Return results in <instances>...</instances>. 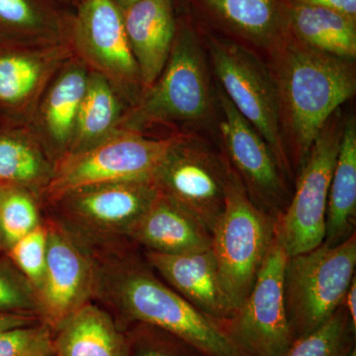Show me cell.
<instances>
[{
    "label": "cell",
    "instance_id": "6da1fadb",
    "mask_svg": "<svg viewBox=\"0 0 356 356\" xmlns=\"http://www.w3.org/2000/svg\"><path fill=\"white\" fill-rule=\"evenodd\" d=\"M95 261L92 301L125 331L134 324L165 330L207 356H248L222 322L191 305L154 273L137 245L91 255Z\"/></svg>",
    "mask_w": 356,
    "mask_h": 356
},
{
    "label": "cell",
    "instance_id": "7a4b0ae2",
    "mask_svg": "<svg viewBox=\"0 0 356 356\" xmlns=\"http://www.w3.org/2000/svg\"><path fill=\"white\" fill-rule=\"evenodd\" d=\"M350 62L300 42L287 44L280 54L274 77L300 165L337 109L355 95Z\"/></svg>",
    "mask_w": 356,
    "mask_h": 356
},
{
    "label": "cell",
    "instance_id": "3957f363",
    "mask_svg": "<svg viewBox=\"0 0 356 356\" xmlns=\"http://www.w3.org/2000/svg\"><path fill=\"white\" fill-rule=\"evenodd\" d=\"M158 195L151 180L95 185L44 203V216L93 255L133 243L131 231Z\"/></svg>",
    "mask_w": 356,
    "mask_h": 356
},
{
    "label": "cell",
    "instance_id": "277c9868",
    "mask_svg": "<svg viewBox=\"0 0 356 356\" xmlns=\"http://www.w3.org/2000/svg\"><path fill=\"white\" fill-rule=\"evenodd\" d=\"M212 104L200 40L189 26L177 25L163 72L129 107L119 130L144 134L154 126L197 123L209 116Z\"/></svg>",
    "mask_w": 356,
    "mask_h": 356
},
{
    "label": "cell",
    "instance_id": "5b68a950",
    "mask_svg": "<svg viewBox=\"0 0 356 356\" xmlns=\"http://www.w3.org/2000/svg\"><path fill=\"white\" fill-rule=\"evenodd\" d=\"M274 227L275 218L250 199L242 179L229 165L225 208L211 233V250L236 312L254 286L273 241Z\"/></svg>",
    "mask_w": 356,
    "mask_h": 356
},
{
    "label": "cell",
    "instance_id": "8992f818",
    "mask_svg": "<svg viewBox=\"0 0 356 356\" xmlns=\"http://www.w3.org/2000/svg\"><path fill=\"white\" fill-rule=\"evenodd\" d=\"M355 266V233L336 245L323 243L288 257L284 300L294 339L317 330L343 305Z\"/></svg>",
    "mask_w": 356,
    "mask_h": 356
},
{
    "label": "cell",
    "instance_id": "52a82bcc",
    "mask_svg": "<svg viewBox=\"0 0 356 356\" xmlns=\"http://www.w3.org/2000/svg\"><path fill=\"white\" fill-rule=\"evenodd\" d=\"M180 136L156 139L118 130L102 144L58 161L42 194V204L84 187L151 180L156 166Z\"/></svg>",
    "mask_w": 356,
    "mask_h": 356
},
{
    "label": "cell",
    "instance_id": "ba28073f",
    "mask_svg": "<svg viewBox=\"0 0 356 356\" xmlns=\"http://www.w3.org/2000/svg\"><path fill=\"white\" fill-rule=\"evenodd\" d=\"M209 50L220 88L266 140L281 172H290L275 77L254 54L242 46L212 40Z\"/></svg>",
    "mask_w": 356,
    "mask_h": 356
},
{
    "label": "cell",
    "instance_id": "9c48e42d",
    "mask_svg": "<svg viewBox=\"0 0 356 356\" xmlns=\"http://www.w3.org/2000/svg\"><path fill=\"white\" fill-rule=\"evenodd\" d=\"M67 43L91 72L104 76L129 107L144 91L129 44L123 11L114 0H76L70 15Z\"/></svg>",
    "mask_w": 356,
    "mask_h": 356
},
{
    "label": "cell",
    "instance_id": "30bf717a",
    "mask_svg": "<svg viewBox=\"0 0 356 356\" xmlns=\"http://www.w3.org/2000/svg\"><path fill=\"white\" fill-rule=\"evenodd\" d=\"M288 255L277 227L250 294L233 318L222 322L248 356H284L294 341L284 300Z\"/></svg>",
    "mask_w": 356,
    "mask_h": 356
},
{
    "label": "cell",
    "instance_id": "8fae6325",
    "mask_svg": "<svg viewBox=\"0 0 356 356\" xmlns=\"http://www.w3.org/2000/svg\"><path fill=\"white\" fill-rule=\"evenodd\" d=\"M229 166L198 140L181 135L156 166L151 181L159 195L212 233L224 211Z\"/></svg>",
    "mask_w": 356,
    "mask_h": 356
},
{
    "label": "cell",
    "instance_id": "7c38bea8",
    "mask_svg": "<svg viewBox=\"0 0 356 356\" xmlns=\"http://www.w3.org/2000/svg\"><path fill=\"white\" fill-rule=\"evenodd\" d=\"M343 127L327 124L301 165L296 189L287 207L275 218L289 257L324 243L325 215L332 172Z\"/></svg>",
    "mask_w": 356,
    "mask_h": 356
},
{
    "label": "cell",
    "instance_id": "4fadbf2b",
    "mask_svg": "<svg viewBox=\"0 0 356 356\" xmlns=\"http://www.w3.org/2000/svg\"><path fill=\"white\" fill-rule=\"evenodd\" d=\"M44 222L48 240L46 267L39 289L41 322L56 334L76 312L92 301L95 261L57 225L46 218Z\"/></svg>",
    "mask_w": 356,
    "mask_h": 356
},
{
    "label": "cell",
    "instance_id": "5bb4252c",
    "mask_svg": "<svg viewBox=\"0 0 356 356\" xmlns=\"http://www.w3.org/2000/svg\"><path fill=\"white\" fill-rule=\"evenodd\" d=\"M218 96L222 113L220 129L234 170L250 199L276 218L289 202L277 161L264 138L236 110L221 88Z\"/></svg>",
    "mask_w": 356,
    "mask_h": 356
},
{
    "label": "cell",
    "instance_id": "9a60e30c",
    "mask_svg": "<svg viewBox=\"0 0 356 356\" xmlns=\"http://www.w3.org/2000/svg\"><path fill=\"white\" fill-rule=\"evenodd\" d=\"M72 57L69 43L0 44V123L28 125L47 86Z\"/></svg>",
    "mask_w": 356,
    "mask_h": 356
},
{
    "label": "cell",
    "instance_id": "2e32d148",
    "mask_svg": "<svg viewBox=\"0 0 356 356\" xmlns=\"http://www.w3.org/2000/svg\"><path fill=\"white\" fill-rule=\"evenodd\" d=\"M89 74L83 60L70 58L47 86L28 123L56 165L69 154Z\"/></svg>",
    "mask_w": 356,
    "mask_h": 356
},
{
    "label": "cell",
    "instance_id": "e0dca14e",
    "mask_svg": "<svg viewBox=\"0 0 356 356\" xmlns=\"http://www.w3.org/2000/svg\"><path fill=\"white\" fill-rule=\"evenodd\" d=\"M143 255L166 284L199 311L222 323L235 315L211 248L179 254L143 250Z\"/></svg>",
    "mask_w": 356,
    "mask_h": 356
},
{
    "label": "cell",
    "instance_id": "ac0fdd59",
    "mask_svg": "<svg viewBox=\"0 0 356 356\" xmlns=\"http://www.w3.org/2000/svg\"><path fill=\"white\" fill-rule=\"evenodd\" d=\"M122 11L145 90L163 72L172 51L177 29L172 0H140Z\"/></svg>",
    "mask_w": 356,
    "mask_h": 356
},
{
    "label": "cell",
    "instance_id": "d6986e66",
    "mask_svg": "<svg viewBox=\"0 0 356 356\" xmlns=\"http://www.w3.org/2000/svg\"><path fill=\"white\" fill-rule=\"evenodd\" d=\"M130 241L149 252L179 254L209 250L212 236L195 218L159 194L136 222Z\"/></svg>",
    "mask_w": 356,
    "mask_h": 356
},
{
    "label": "cell",
    "instance_id": "ffe728a7",
    "mask_svg": "<svg viewBox=\"0 0 356 356\" xmlns=\"http://www.w3.org/2000/svg\"><path fill=\"white\" fill-rule=\"evenodd\" d=\"M55 166L27 125L0 123V187L27 189L42 198Z\"/></svg>",
    "mask_w": 356,
    "mask_h": 356
},
{
    "label": "cell",
    "instance_id": "44dd1931",
    "mask_svg": "<svg viewBox=\"0 0 356 356\" xmlns=\"http://www.w3.org/2000/svg\"><path fill=\"white\" fill-rule=\"evenodd\" d=\"M70 15L53 0H0V44L67 43Z\"/></svg>",
    "mask_w": 356,
    "mask_h": 356
},
{
    "label": "cell",
    "instance_id": "7402d4cb",
    "mask_svg": "<svg viewBox=\"0 0 356 356\" xmlns=\"http://www.w3.org/2000/svg\"><path fill=\"white\" fill-rule=\"evenodd\" d=\"M56 356H129L126 332L113 317L90 301L55 334Z\"/></svg>",
    "mask_w": 356,
    "mask_h": 356
},
{
    "label": "cell",
    "instance_id": "603a6c76",
    "mask_svg": "<svg viewBox=\"0 0 356 356\" xmlns=\"http://www.w3.org/2000/svg\"><path fill=\"white\" fill-rule=\"evenodd\" d=\"M128 108L127 102L111 83L90 70L67 156L83 153L112 137L120 128Z\"/></svg>",
    "mask_w": 356,
    "mask_h": 356
},
{
    "label": "cell",
    "instance_id": "cb8c5ba5",
    "mask_svg": "<svg viewBox=\"0 0 356 356\" xmlns=\"http://www.w3.org/2000/svg\"><path fill=\"white\" fill-rule=\"evenodd\" d=\"M356 123L346 122L341 132L336 165L330 185L324 243L336 245L355 233Z\"/></svg>",
    "mask_w": 356,
    "mask_h": 356
},
{
    "label": "cell",
    "instance_id": "d4e9b609",
    "mask_svg": "<svg viewBox=\"0 0 356 356\" xmlns=\"http://www.w3.org/2000/svg\"><path fill=\"white\" fill-rule=\"evenodd\" d=\"M290 26L300 43L334 57H356L355 18L325 7L292 4Z\"/></svg>",
    "mask_w": 356,
    "mask_h": 356
},
{
    "label": "cell",
    "instance_id": "484cf974",
    "mask_svg": "<svg viewBox=\"0 0 356 356\" xmlns=\"http://www.w3.org/2000/svg\"><path fill=\"white\" fill-rule=\"evenodd\" d=\"M220 19L254 43H273L280 29L277 0H203Z\"/></svg>",
    "mask_w": 356,
    "mask_h": 356
},
{
    "label": "cell",
    "instance_id": "4316f807",
    "mask_svg": "<svg viewBox=\"0 0 356 356\" xmlns=\"http://www.w3.org/2000/svg\"><path fill=\"white\" fill-rule=\"evenodd\" d=\"M355 334L343 304L324 325L295 339L284 356H356Z\"/></svg>",
    "mask_w": 356,
    "mask_h": 356
},
{
    "label": "cell",
    "instance_id": "83f0119b",
    "mask_svg": "<svg viewBox=\"0 0 356 356\" xmlns=\"http://www.w3.org/2000/svg\"><path fill=\"white\" fill-rule=\"evenodd\" d=\"M44 219L38 194L18 187H0V236L6 252Z\"/></svg>",
    "mask_w": 356,
    "mask_h": 356
},
{
    "label": "cell",
    "instance_id": "f1b7e54d",
    "mask_svg": "<svg viewBox=\"0 0 356 356\" xmlns=\"http://www.w3.org/2000/svg\"><path fill=\"white\" fill-rule=\"evenodd\" d=\"M0 313L28 316L41 321L38 290L6 252L0 254Z\"/></svg>",
    "mask_w": 356,
    "mask_h": 356
},
{
    "label": "cell",
    "instance_id": "f546056e",
    "mask_svg": "<svg viewBox=\"0 0 356 356\" xmlns=\"http://www.w3.org/2000/svg\"><path fill=\"white\" fill-rule=\"evenodd\" d=\"M125 332L129 356H207L184 339L154 325L139 323Z\"/></svg>",
    "mask_w": 356,
    "mask_h": 356
},
{
    "label": "cell",
    "instance_id": "4dcf8cb0",
    "mask_svg": "<svg viewBox=\"0 0 356 356\" xmlns=\"http://www.w3.org/2000/svg\"><path fill=\"white\" fill-rule=\"evenodd\" d=\"M0 356H56L55 332L42 322L0 332Z\"/></svg>",
    "mask_w": 356,
    "mask_h": 356
},
{
    "label": "cell",
    "instance_id": "1f68e13d",
    "mask_svg": "<svg viewBox=\"0 0 356 356\" xmlns=\"http://www.w3.org/2000/svg\"><path fill=\"white\" fill-rule=\"evenodd\" d=\"M48 229L44 219L37 228L17 241L6 254L36 289L41 287L47 259Z\"/></svg>",
    "mask_w": 356,
    "mask_h": 356
},
{
    "label": "cell",
    "instance_id": "d6a6232c",
    "mask_svg": "<svg viewBox=\"0 0 356 356\" xmlns=\"http://www.w3.org/2000/svg\"><path fill=\"white\" fill-rule=\"evenodd\" d=\"M296 3L325 7L355 18L356 0H294Z\"/></svg>",
    "mask_w": 356,
    "mask_h": 356
},
{
    "label": "cell",
    "instance_id": "836d02e7",
    "mask_svg": "<svg viewBox=\"0 0 356 356\" xmlns=\"http://www.w3.org/2000/svg\"><path fill=\"white\" fill-rule=\"evenodd\" d=\"M38 322H41V321L34 317L0 313V332L13 329V327H21V325L35 324V323Z\"/></svg>",
    "mask_w": 356,
    "mask_h": 356
},
{
    "label": "cell",
    "instance_id": "e575fe53",
    "mask_svg": "<svg viewBox=\"0 0 356 356\" xmlns=\"http://www.w3.org/2000/svg\"><path fill=\"white\" fill-rule=\"evenodd\" d=\"M343 306L346 307L350 316L351 323L353 327L356 329V278H353V282L350 283L346 296L343 299Z\"/></svg>",
    "mask_w": 356,
    "mask_h": 356
},
{
    "label": "cell",
    "instance_id": "d590c367",
    "mask_svg": "<svg viewBox=\"0 0 356 356\" xmlns=\"http://www.w3.org/2000/svg\"><path fill=\"white\" fill-rule=\"evenodd\" d=\"M116 2L117 6L120 7L122 10L127 8V7L133 6L136 2L140 1V0H114Z\"/></svg>",
    "mask_w": 356,
    "mask_h": 356
},
{
    "label": "cell",
    "instance_id": "8d00e7d4",
    "mask_svg": "<svg viewBox=\"0 0 356 356\" xmlns=\"http://www.w3.org/2000/svg\"><path fill=\"white\" fill-rule=\"evenodd\" d=\"M3 252H6V250H4L3 245H2L1 236H0V254H3Z\"/></svg>",
    "mask_w": 356,
    "mask_h": 356
}]
</instances>
